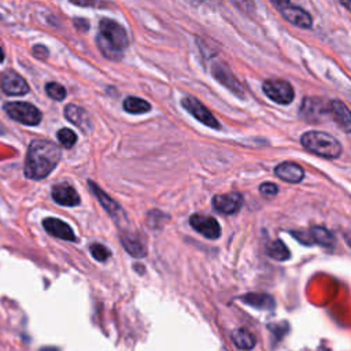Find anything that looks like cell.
I'll return each mask as SVG.
<instances>
[{
  "label": "cell",
  "instance_id": "33",
  "mask_svg": "<svg viewBox=\"0 0 351 351\" xmlns=\"http://www.w3.org/2000/svg\"><path fill=\"white\" fill-rule=\"evenodd\" d=\"M41 351H59V350L53 347H45V348H41Z\"/></svg>",
  "mask_w": 351,
  "mask_h": 351
},
{
  "label": "cell",
  "instance_id": "19",
  "mask_svg": "<svg viewBox=\"0 0 351 351\" xmlns=\"http://www.w3.org/2000/svg\"><path fill=\"white\" fill-rule=\"evenodd\" d=\"M300 112L306 121L317 122V121H319L321 115H324L326 112V107L322 104L321 99L306 97V99H303Z\"/></svg>",
  "mask_w": 351,
  "mask_h": 351
},
{
  "label": "cell",
  "instance_id": "25",
  "mask_svg": "<svg viewBox=\"0 0 351 351\" xmlns=\"http://www.w3.org/2000/svg\"><path fill=\"white\" fill-rule=\"evenodd\" d=\"M56 137H58L59 143H60L64 148H71V147L75 144V141H77L75 133H74L71 129H69V128L60 129V130L58 132Z\"/></svg>",
  "mask_w": 351,
  "mask_h": 351
},
{
  "label": "cell",
  "instance_id": "29",
  "mask_svg": "<svg viewBox=\"0 0 351 351\" xmlns=\"http://www.w3.org/2000/svg\"><path fill=\"white\" fill-rule=\"evenodd\" d=\"M33 55L36 56V58H38V59H47V56H48V49H47V47H44V45H34L33 47Z\"/></svg>",
  "mask_w": 351,
  "mask_h": 351
},
{
  "label": "cell",
  "instance_id": "6",
  "mask_svg": "<svg viewBox=\"0 0 351 351\" xmlns=\"http://www.w3.org/2000/svg\"><path fill=\"white\" fill-rule=\"evenodd\" d=\"M262 89L269 99L278 104H289L295 97L292 85L282 80H267L263 82Z\"/></svg>",
  "mask_w": 351,
  "mask_h": 351
},
{
  "label": "cell",
  "instance_id": "4",
  "mask_svg": "<svg viewBox=\"0 0 351 351\" xmlns=\"http://www.w3.org/2000/svg\"><path fill=\"white\" fill-rule=\"evenodd\" d=\"M3 110L8 117L19 123L36 126L41 122V111L30 103L25 101H8L3 106Z\"/></svg>",
  "mask_w": 351,
  "mask_h": 351
},
{
  "label": "cell",
  "instance_id": "35",
  "mask_svg": "<svg viewBox=\"0 0 351 351\" xmlns=\"http://www.w3.org/2000/svg\"><path fill=\"white\" fill-rule=\"evenodd\" d=\"M4 133V129L1 128V125H0V134H3Z\"/></svg>",
  "mask_w": 351,
  "mask_h": 351
},
{
  "label": "cell",
  "instance_id": "10",
  "mask_svg": "<svg viewBox=\"0 0 351 351\" xmlns=\"http://www.w3.org/2000/svg\"><path fill=\"white\" fill-rule=\"evenodd\" d=\"M88 186L90 188L92 193L96 196V199L99 200L101 207L108 213V215L112 217V219L115 222L121 223V221H126L122 207L111 196H108L97 184H95L93 181H88Z\"/></svg>",
  "mask_w": 351,
  "mask_h": 351
},
{
  "label": "cell",
  "instance_id": "21",
  "mask_svg": "<svg viewBox=\"0 0 351 351\" xmlns=\"http://www.w3.org/2000/svg\"><path fill=\"white\" fill-rule=\"evenodd\" d=\"M121 243L123 248L128 251V254H130L134 258H141L147 255V248L143 240L133 233H123L121 236Z\"/></svg>",
  "mask_w": 351,
  "mask_h": 351
},
{
  "label": "cell",
  "instance_id": "15",
  "mask_svg": "<svg viewBox=\"0 0 351 351\" xmlns=\"http://www.w3.org/2000/svg\"><path fill=\"white\" fill-rule=\"evenodd\" d=\"M52 199L60 204V206H66V207H74L80 204V195L77 193V191L67 182H62V184H56L52 188Z\"/></svg>",
  "mask_w": 351,
  "mask_h": 351
},
{
  "label": "cell",
  "instance_id": "13",
  "mask_svg": "<svg viewBox=\"0 0 351 351\" xmlns=\"http://www.w3.org/2000/svg\"><path fill=\"white\" fill-rule=\"evenodd\" d=\"M64 117L85 133H90L93 130V121L89 112L80 106L67 104L64 107Z\"/></svg>",
  "mask_w": 351,
  "mask_h": 351
},
{
  "label": "cell",
  "instance_id": "36",
  "mask_svg": "<svg viewBox=\"0 0 351 351\" xmlns=\"http://www.w3.org/2000/svg\"><path fill=\"white\" fill-rule=\"evenodd\" d=\"M240 4H241V5H244V0H240Z\"/></svg>",
  "mask_w": 351,
  "mask_h": 351
},
{
  "label": "cell",
  "instance_id": "18",
  "mask_svg": "<svg viewBox=\"0 0 351 351\" xmlns=\"http://www.w3.org/2000/svg\"><path fill=\"white\" fill-rule=\"evenodd\" d=\"M281 14L282 16L292 25H296L302 29H308L311 27V16L308 15V12H306L303 8L300 7H296V5H288L285 8L281 10Z\"/></svg>",
  "mask_w": 351,
  "mask_h": 351
},
{
  "label": "cell",
  "instance_id": "20",
  "mask_svg": "<svg viewBox=\"0 0 351 351\" xmlns=\"http://www.w3.org/2000/svg\"><path fill=\"white\" fill-rule=\"evenodd\" d=\"M240 300L244 304L251 306L258 310H273L276 306V300L273 299V296H270L269 293H262V292L245 293V295L240 296Z\"/></svg>",
  "mask_w": 351,
  "mask_h": 351
},
{
  "label": "cell",
  "instance_id": "9",
  "mask_svg": "<svg viewBox=\"0 0 351 351\" xmlns=\"http://www.w3.org/2000/svg\"><path fill=\"white\" fill-rule=\"evenodd\" d=\"M0 88L10 96H22L29 92V85L25 78L12 70H7L0 74Z\"/></svg>",
  "mask_w": 351,
  "mask_h": 351
},
{
  "label": "cell",
  "instance_id": "24",
  "mask_svg": "<svg viewBox=\"0 0 351 351\" xmlns=\"http://www.w3.org/2000/svg\"><path fill=\"white\" fill-rule=\"evenodd\" d=\"M123 108L130 114H144L151 110V104L140 97L129 96L123 100Z\"/></svg>",
  "mask_w": 351,
  "mask_h": 351
},
{
  "label": "cell",
  "instance_id": "1",
  "mask_svg": "<svg viewBox=\"0 0 351 351\" xmlns=\"http://www.w3.org/2000/svg\"><path fill=\"white\" fill-rule=\"evenodd\" d=\"M60 156V148L55 143L43 138L33 140L26 154L25 176L30 180L45 178L56 167Z\"/></svg>",
  "mask_w": 351,
  "mask_h": 351
},
{
  "label": "cell",
  "instance_id": "3",
  "mask_svg": "<svg viewBox=\"0 0 351 351\" xmlns=\"http://www.w3.org/2000/svg\"><path fill=\"white\" fill-rule=\"evenodd\" d=\"M302 145L311 154L326 159H336L341 154L340 143L330 134L319 130H311L302 136Z\"/></svg>",
  "mask_w": 351,
  "mask_h": 351
},
{
  "label": "cell",
  "instance_id": "23",
  "mask_svg": "<svg viewBox=\"0 0 351 351\" xmlns=\"http://www.w3.org/2000/svg\"><path fill=\"white\" fill-rule=\"evenodd\" d=\"M266 254L274 259V261H278V262H282V261H287L289 259V250L288 247L281 241V240H273L270 241L267 245H266Z\"/></svg>",
  "mask_w": 351,
  "mask_h": 351
},
{
  "label": "cell",
  "instance_id": "8",
  "mask_svg": "<svg viewBox=\"0 0 351 351\" xmlns=\"http://www.w3.org/2000/svg\"><path fill=\"white\" fill-rule=\"evenodd\" d=\"M189 223L197 233H200L206 239L217 240L221 236V226L218 221L211 215L202 213L192 214L189 218Z\"/></svg>",
  "mask_w": 351,
  "mask_h": 351
},
{
  "label": "cell",
  "instance_id": "2",
  "mask_svg": "<svg viewBox=\"0 0 351 351\" xmlns=\"http://www.w3.org/2000/svg\"><path fill=\"white\" fill-rule=\"evenodd\" d=\"M97 45L107 59L118 60L122 58V51L129 45L128 33L118 22L103 18L99 23Z\"/></svg>",
  "mask_w": 351,
  "mask_h": 351
},
{
  "label": "cell",
  "instance_id": "11",
  "mask_svg": "<svg viewBox=\"0 0 351 351\" xmlns=\"http://www.w3.org/2000/svg\"><path fill=\"white\" fill-rule=\"evenodd\" d=\"M241 206H243V196L239 192L215 195L213 197L214 210L225 215L236 214L241 208Z\"/></svg>",
  "mask_w": 351,
  "mask_h": 351
},
{
  "label": "cell",
  "instance_id": "28",
  "mask_svg": "<svg viewBox=\"0 0 351 351\" xmlns=\"http://www.w3.org/2000/svg\"><path fill=\"white\" fill-rule=\"evenodd\" d=\"M277 185L273 184V182H263L261 186H259V192L266 196V197H271V196H276L277 195Z\"/></svg>",
  "mask_w": 351,
  "mask_h": 351
},
{
  "label": "cell",
  "instance_id": "26",
  "mask_svg": "<svg viewBox=\"0 0 351 351\" xmlns=\"http://www.w3.org/2000/svg\"><path fill=\"white\" fill-rule=\"evenodd\" d=\"M45 92H47V95H48L51 99L58 100V101H60V100H63V99L66 97V89H64V86L60 85V84H58V82H48V84L45 85Z\"/></svg>",
  "mask_w": 351,
  "mask_h": 351
},
{
  "label": "cell",
  "instance_id": "30",
  "mask_svg": "<svg viewBox=\"0 0 351 351\" xmlns=\"http://www.w3.org/2000/svg\"><path fill=\"white\" fill-rule=\"evenodd\" d=\"M280 11L282 10V8H285V7H288L289 5V0H270Z\"/></svg>",
  "mask_w": 351,
  "mask_h": 351
},
{
  "label": "cell",
  "instance_id": "34",
  "mask_svg": "<svg viewBox=\"0 0 351 351\" xmlns=\"http://www.w3.org/2000/svg\"><path fill=\"white\" fill-rule=\"evenodd\" d=\"M3 60H4V51L0 47V62H3Z\"/></svg>",
  "mask_w": 351,
  "mask_h": 351
},
{
  "label": "cell",
  "instance_id": "16",
  "mask_svg": "<svg viewBox=\"0 0 351 351\" xmlns=\"http://www.w3.org/2000/svg\"><path fill=\"white\" fill-rule=\"evenodd\" d=\"M326 112H330L335 122L346 132H350L351 128V114L348 107L340 100H332L326 106Z\"/></svg>",
  "mask_w": 351,
  "mask_h": 351
},
{
  "label": "cell",
  "instance_id": "17",
  "mask_svg": "<svg viewBox=\"0 0 351 351\" xmlns=\"http://www.w3.org/2000/svg\"><path fill=\"white\" fill-rule=\"evenodd\" d=\"M274 174L287 181V182H292V184H296V182H300L304 177V170L302 166H299L298 163H293V162H282L280 163L276 169H274Z\"/></svg>",
  "mask_w": 351,
  "mask_h": 351
},
{
  "label": "cell",
  "instance_id": "31",
  "mask_svg": "<svg viewBox=\"0 0 351 351\" xmlns=\"http://www.w3.org/2000/svg\"><path fill=\"white\" fill-rule=\"evenodd\" d=\"M74 23H75V26L81 30H86L88 27H89V23H88V21H85V19H75L74 21Z\"/></svg>",
  "mask_w": 351,
  "mask_h": 351
},
{
  "label": "cell",
  "instance_id": "5",
  "mask_svg": "<svg viewBox=\"0 0 351 351\" xmlns=\"http://www.w3.org/2000/svg\"><path fill=\"white\" fill-rule=\"evenodd\" d=\"M291 234L304 245L318 244L325 248H332L336 243L335 234L324 226H313L307 230H296L291 232Z\"/></svg>",
  "mask_w": 351,
  "mask_h": 351
},
{
  "label": "cell",
  "instance_id": "7",
  "mask_svg": "<svg viewBox=\"0 0 351 351\" xmlns=\"http://www.w3.org/2000/svg\"><path fill=\"white\" fill-rule=\"evenodd\" d=\"M182 107L191 114L193 115L199 122H202L203 125L213 128V129H221V123L218 122V119L213 115V112L197 99L192 97V96H186L181 100Z\"/></svg>",
  "mask_w": 351,
  "mask_h": 351
},
{
  "label": "cell",
  "instance_id": "32",
  "mask_svg": "<svg viewBox=\"0 0 351 351\" xmlns=\"http://www.w3.org/2000/svg\"><path fill=\"white\" fill-rule=\"evenodd\" d=\"M346 8H350V0H340Z\"/></svg>",
  "mask_w": 351,
  "mask_h": 351
},
{
  "label": "cell",
  "instance_id": "27",
  "mask_svg": "<svg viewBox=\"0 0 351 351\" xmlns=\"http://www.w3.org/2000/svg\"><path fill=\"white\" fill-rule=\"evenodd\" d=\"M89 251H90V255H92L96 261H99V262L107 261V259L110 258V255H111L110 250H108L106 245L100 244V243H93V244H90V245H89Z\"/></svg>",
  "mask_w": 351,
  "mask_h": 351
},
{
  "label": "cell",
  "instance_id": "14",
  "mask_svg": "<svg viewBox=\"0 0 351 351\" xmlns=\"http://www.w3.org/2000/svg\"><path fill=\"white\" fill-rule=\"evenodd\" d=\"M43 226L49 234H52L58 239H62L66 241H77V236L74 234L70 225L59 218H53V217L45 218L43 221Z\"/></svg>",
  "mask_w": 351,
  "mask_h": 351
},
{
  "label": "cell",
  "instance_id": "22",
  "mask_svg": "<svg viewBox=\"0 0 351 351\" xmlns=\"http://www.w3.org/2000/svg\"><path fill=\"white\" fill-rule=\"evenodd\" d=\"M230 336H232V341L234 343V346L237 348H240V350L250 351V350H252L256 346L255 336L250 330H247L244 328L233 329Z\"/></svg>",
  "mask_w": 351,
  "mask_h": 351
},
{
  "label": "cell",
  "instance_id": "12",
  "mask_svg": "<svg viewBox=\"0 0 351 351\" xmlns=\"http://www.w3.org/2000/svg\"><path fill=\"white\" fill-rule=\"evenodd\" d=\"M213 75L222 84L225 85L228 89H230L233 93L243 96L244 89L240 84V81L234 77V74L232 73V70L228 67V64H225L223 62H217L213 64Z\"/></svg>",
  "mask_w": 351,
  "mask_h": 351
}]
</instances>
